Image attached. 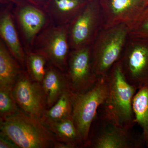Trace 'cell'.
<instances>
[{"mask_svg":"<svg viewBox=\"0 0 148 148\" xmlns=\"http://www.w3.org/2000/svg\"><path fill=\"white\" fill-rule=\"evenodd\" d=\"M106 77L108 93L99 113L121 127L132 128L135 125L132 102L138 89L127 81L120 61Z\"/></svg>","mask_w":148,"mask_h":148,"instance_id":"cell-1","label":"cell"},{"mask_svg":"<svg viewBox=\"0 0 148 148\" xmlns=\"http://www.w3.org/2000/svg\"><path fill=\"white\" fill-rule=\"evenodd\" d=\"M0 135L21 148H54L57 140L40 120L19 109L11 116L0 118Z\"/></svg>","mask_w":148,"mask_h":148,"instance_id":"cell-2","label":"cell"},{"mask_svg":"<svg viewBox=\"0 0 148 148\" xmlns=\"http://www.w3.org/2000/svg\"><path fill=\"white\" fill-rule=\"evenodd\" d=\"M144 145L142 135L98 113L91 125L86 148H140Z\"/></svg>","mask_w":148,"mask_h":148,"instance_id":"cell-3","label":"cell"},{"mask_svg":"<svg viewBox=\"0 0 148 148\" xmlns=\"http://www.w3.org/2000/svg\"><path fill=\"white\" fill-rule=\"evenodd\" d=\"M108 93V86L104 77L86 92L74 94L72 119L84 141L85 148L92 123L99 109L106 101Z\"/></svg>","mask_w":148,"mask_h":148,"instance_id":"cell-4","label":"cell"},{"mask_svg":"<svg viewBox=\"0 0 148 148\" xmlns=\"http://www.w3.org/2000/svg\"><path fill=\"white\" fill-rule=\"evenodd\" d=\"M108 29L92 53L93 70L99 78L106 77L114 65L120 61L123 47L129 33L128 27L124 24Z\"/></svg>","mask_w":148,"mask_h":148,"instance_id":"cell-5","label":"cell"},{"mask_svg":"<svg viewBox=\"0 0 148 148\" xmlns=\"http://www.w3.org/2000/svg\"><path fill=\"white\" fill-rule=\"evenodd\" d=\"M42 34L34 52L44 56L48 63L66 73L69 56L68 25L50 26Z\"/></svg>","mask_w":148,"mask_h":148,"instance_id":"cell-6","label":"cell"},{"mask_svg":"<svg viewBox=\"0 0 148 148\" xmlns=\"http://www.w3.org/2000/svg\"><path fill=\"white\" fill-rule=\"evenodd\" d=\"M12 92L21 110L40 120L47 110L46 96L41 83L33 80L27 71L22 70L13 85Z\"/></svg>","mask_w":148,"mask_h":148,"instance_id":"cell-7","label":"cell"},{"mask_svg":"<svg viewBox=\"0 0 148 148\" xmlns=\"http://www.w3.org/2000/svg\"><path fill=\"white\" fill-rule=\"evenodd\" d=\"M66 74L70 89L75 94L86 92L101 78L93 70L92 53L89 48L84 47L69 55Z\"/></svg>","mask_w":148,"mask_h":148,"instance_id":"cell-8","label":"cell"},{"mask_svg":"<svg viewBox=\"0 0 148 148\" xmlns=\"http://www.w3.org/2000/svg\"><path fill=\"white\" fill-rule=\"evenodd\" d=\"M125 77L137 89L148 83V48L137 45L120 61Z\"/></svg>","mask_w":148,"mask_h":148,"instance_id":"cell-9","label":"cell"},{"mask_svg":"<svg viewBox=\"0 0 148 148\" xmlns=\"http://www.w3.org/2000/svg\"><path fill=\"white\" fill-rule=\"evenodd\" d=\"M98 7V0L88 2L72 24L69 37L75 49L84 47L90 40L97 21Z\"/></svg>","mask_w":148,"mask_h":148,"instance_id":"cell-10","label":"cell"},{"mask_svg":"<svg viewBox=\"0 0 148 148\" xmlns=\"http://www.w3.org/2000/svg\"><path fill=\"white\" fill-rule=\"evenodd\" d=\"M109 13L107 28L119 24L129 27L140 16L145 7V0H102Z\"/></svg>","mask_w":148,"mask_h":148,"instance_id":"cell-11","label":"cell"},{"mask_svg":"<svg viewBox=\"0 0 148 148\" xmlns=\"http://www.w3.org/2000/svg\"><path fill=\"white\" fill-rule=\"evenodd\" d=\"M18 5L17 18L22 33L28 44L33 45L38 34L47 22L45 14L39 7L25 1Z\"/></svg>","mask_w":148,"mask_h":148,"instance_id":"cell-12","label":"cell"},{"mask_svg":"<svg viewBox=\"0 0 148 148\" xmlns=\"http://www.w3.org/2000/svg\"><path fill=\"white\" fill-rule=\"evenodd\" d=\"M41 84L46 96L47 109L52 107L64 92L70 89L66 73L49 63Z\"/></svg>","mask_w":148,"mask_h":148,"instance_id":"cell-13","label":"cell"},{"mask_svg":"<svg viewBox=\"0 0 148 148\" xmlns=\"http://www.w3.org/2000/svg\"><path fill=\"white\" fill-rule=\"evenodd\" d=\"M0 34L10 53L24 69L26 54L21 47L11 14L8 11L4 12L1 16Z\"/></svg>","mask_w":148,"mask_h":148,"instance_id":"cell-14","label":"cell"},{"mask_svg":"<svg viewBox=\"0 0 148 148\" xmlns=\"http://www.w3.org/2000/svg\"><path fill=\"white\" fill-rule=\"evenodd\" d=\"M57 141L68 144L71 148H85V145L73 119L42 123Z\"/></svg>","mask_w":148,"mask_h":148,"instance_id":"cell-15","label":"cell"},{"mask_svg":"<svg viewBox=\"0 0 148 148\" xmlns=\"http://www.w3.org/2000/svg\"><path fill=\"white\" fill-rule=\"evenodd\" d=\"M88 2L86 0H48L44 8L56 22L63 25L76 13H79Z\"/></svg>","mask_w":148,"mask_h":148,"instance_id":"cell-16","label":"cell"},{"mask_svg":"<svg viewBox=\"0 0 148 148\" xmlns=\"http://www.w3.org/2000/svg\"><path fill=\"white\" fill-rule=\"evenodd\" d=\"M21 65L6 47L0 42V87L12 88L21 73Z\"/></svg>","mask_w":148,"mask_h":148,"instance_id":"cell-17","label":"cell"},{"mask_svg":"<svg viewBox=\"0 0 148 148\" xmlns=\"http://www.w3.org/2000/svg\"><path fill=\"white\" fill-rule=\"evenodd\" d=\"M134 122L142 129L145 145L148 147V83L138 89L133 98Z\"/></svg>","mask_w":148,"mask_h":148,"instance_id":"cell-18","label":"cell"},{"mask_svg":"<svg viewBox=\"0 0 148 148\" xmlns=\"http://www.w3.org/2000/svg\"><path fill=\"white\" fill-rule=\"evenodd\" d=\"M74 94L71 90H66L50 108L47 109L41 118L42 123L61 121L71 119Z\"/></svg>","mask_w":148,"mask_h":148,"instance_id":"cell-19","label":"cell"},{"mask_svg":"<svg viewBox=\"0 0 148 148\" xmlns=\"http://www.w3.org/2000/svg\"><path fill=\"white\" fill-rule=\"evenodd\" d=\"M47 63L46 58L39 53L28 51L26 54L25 65L27 71L34 81L42 82L46 72Z\"/></svg>","mask_w":148,"mask_h":148,"instance_id":"cell-20","label":"cell"},{"mask_svg":"<svg viewBox=\"0 0 148 148\" xmlns=\"http://www.w3.org/2000/svg\"><path fill=\"white\" fill-rule=\"evenodd\" d=\"M12 88L0 87V118L11 116L19 110Z\"/></svg>","mask_w":148,"mask_h":148,"instance_id":"cell-21","label":"cell"},{"mask_svg":"<svg viewBox=\"0 0 148 148\" xmlns=\"http://www.w3.org/2000/svg\"><path fill=\"white\" fill-rule=\"evenodd\" d=\"M128 29L129 33L133 37L148 42V5Z\"/></svg>","mask_w":148,"mask_h":148,"instance_id":"cell-22","label":"cell"},{"mask_svg":"<svg viewBox=\"0 0 148 148\" xmlns=\"http://www.w3.org/2000/svg\"><path fill=\"white\" fill-rule=\"evenodd\" d=\"M0 148H19L15 143L0 135Z\"/></svg>","mask_w":148,"mask_h":148,"instance_id":"cell-23","label":"cell"},{"mask_svg":"<svg viewBox=\"0 0 148 148\" xmlns=\"http://www.w3.org/2000/svg\"><path fill=\"white\" fill-rule=\"evenodd\" d=\"M24 1L38 7L41 6L44 7L48 0H24Z\"/></svg>","mask_w":148,"mask_h":148,"instance_id":"cell-24","label":"cell"},{"mask_svg":"<svg viewBox=\"0 0 148 148\" xmlns=\"http://www.w3.org/2000/svg\"><path fill=\"white\" fill-rule=\"evenodd\" d=\"M145 6L148 5V0H145Z\"/></svg>","mask_w":148,"mask_h":148,"instance_id":"cell-25","label":"cell"},{"mask_svg":"<svg viewBox=\"0 0 148 148\" xmlns=\"http://www.w3.org/2000/svg\"><path fill=\"white\" fill-rule=\"evenodd\" d=\"M86 1H92V0H86Z\"/></svg>","mask_w":148,"mask_h":148,"instance_id":"cell-26","label":"cell"}]
</instances>
